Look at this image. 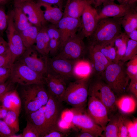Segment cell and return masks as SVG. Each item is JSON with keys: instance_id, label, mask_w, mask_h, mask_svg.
Here are the masks:
<instances>
[{"instance_id": "6125c7cd", "label": "cell", "mask_w": 137, "mask_h": 137, "mask_svg": "<svg viewBox=\"0 0 137 137\" xmlns=\"http://www.w3.org/2000/svg\"><path fill=\"white\" fill-rule=\"evenodd\" d=\"M0 119H2L1 115V109H0Z\"/></svg>"}, {"instance_id": "9c48e42d", "label": "cell", "mask_w": 137, "mask_h": 137, "mask_svg": "<svg viewBox=\"0 0 137 137\" xmlns=\"http://www.w3.org/2000/svg\"><path fill=\"white\" fill-rule=\"evenodd\" d=\"M49 98L45 105L44 113L45 131L44 135L49 131L60 130L58 122L62 110L61 102L48 92Z\"/></svg>"}, {"instance_id": "681fc988", "label": "cell", "mask_w": 137, "mask_h": 137, "mask_svg": "<svg viewBox=\"0 0 137 137\" xmlns=\"http://www.w3.org/2000/svg\"><path fill=\"white\" fill-rule=\"evenodd\" d=\"M64 135V134L61 131L53 130L45 134L43 137H61Z\"/></svg>"}, {"instance_id": "4316f807", "label": "cell", "mask_w": 137, "mask_h": 137, "mask_svg": "<svg viewBox=\"0 0 137 137\" xmlns=\"http://www.w3.org/2000/svg\"><path fill=\"white\" fill-rule=\"evenodd\" d=\"M40 28L32 25L20 33L23 43L27 48L33 46Z\"/></svg>"}, {"instance_id": "6f0895ef", "label": "cell", "mask_w": 137, "mask_h": 137, "mask_svg": "<svg viewBox=\"0 0 137 137\" xmlns=\"http://www.w3.org/2000/svg\"><path fill=\"white\" fill-rule=\"evenodd\" d=\"M29 0H13L14 5H18Z\"/></svg>"}, {"instance_id": "1f68e13d", "label": "cell", "mask_w": 137, "mask_h": 137, "mask_svg": "<svg viewBox=\"0 0 137 137\" xmlns=\"http://www.w3.org/2000/svg\"><path fill=\"white\" fill-rule=\"evenodd\" d=\"M137 55V41L129 39L125 54L121 61L123 62L129 60Z\"/></svg>"}, {"instance_id": "e0dca14e", "label": "cell", "mask_w": 137, "mask_h": 137, "mask_svg": "<svg viewBox=\"0 0 137 137\" xmlns=\"http://www.w3.org/2000/svg\"><path fill=\"white\" fill-rule=\"evenodd\" d=\"M87 50L88 52L89 61L92 64L94 71L101 75L110 62L95 45L89 42Z\"/></svg>"}, {"instance_id": "836d02e7", "label": "cell", "mask_w": 137, "mask_h": 137, "mask_svg": "<svg viewBox=\"0 0 137 137\" xmlns=\"http://www.w3.org/2000/svg\"><path fill=\"white\" fill-rule=\"evenodd\" d=\"M126 66L130 79H137V55L129 60Z\"/></svg>"}, {"instance_id": "f907efd6", "label": "cell", "mask_w": 137, "mask_h": 137, "mask_svg": "<svg viewBox=\"0 0 137 137\" xmlns=\"http://www.w3.org/2000/svg\"><path fill=\"white\" fill-rule=\"evenodd\" d=\"M64 0H38V2L57 5L62 9Z\"/></svg>"}, {"instance_id": "ab89813d", "label": "cell", "mask_w": 137, "mask_h": 137, "mask_svg": "<svg viewBox=\"0 0 137 137\" xmlns=\"http://www.w3.org/2000/svg\"><path fill=\"white\" fill-rule=\"evenodd\" d=\"M118 137H128L127 127L124 118L120 114L118 124Z\"/></svg>"}, {"instance_id": "816d5d0a", "label": "cell", "mask_w": 137, "mask_h": 137, "mask_svg": "<svg viewBox=\"0 0 137 137\" xmlns=\"http://www.w3.org/2000/svg\"><path fill=\"white\" fill-rule=\"evenodd\" d=\"M130 39L137 41V29H135L130 32L127 35Z\"/></svg>"}, {"instance_id": "c3c4849f", "label": "cell", "mask_w": 137, "mask_h": 137, "mask_svg": "<svg viewBox=\"0 0 137 137\" xmlns=\"http://www.w3.org/2000/svg\"><path fill=\"white\" fill-rule=\"evenodd\" d=\"M9 50L7 42L5 40L0 33V54H4Z\"/></svg>"}, {"instance_id": "7402d4cb", "label": "cell", "mask_w": 137, "mask_h": 137, "mask_svg": "<svg viewBox=\"0 0 137 137\" xmlns=\"http://www.w3.org/2000/svg\"><path fill=\"white\" fill-rule=\"evenodd\" d=\"M87 0H68L63 12V16L81 18Z\"/></svg>"}, {"instance_id": "bcb514c9", "label": "cell", "mask_w": 137, "mask_h": 137, "mask_svg": "<svg viewBox=\"0 0 137 137\" xmlns=\"http://www.w3.org/2000/svg\"><path fill=\"white\" fill-rule=\"evenodd\" d=\"M11 68L0 67V84L6 82L10 77Z\"/></svg>"}, {"instance_id": "4dcf8cb0", "label": "cell", "mask_w": 137, "mask_h": 137, "mask_svg": "<svg viewBox=\"0 0 137 137\" xmlns=\"http://www.w3.org/2000/svg\"><path fill=\"white\" fill-rule=\"evenodd\" d=\"M19 115L15 112L8 110L3 120L11 129L15 133L19 130L18 117Z\"/></svg>"}, {"instance_id": "e575fe53", "label": "cell", "mask_w": 137, "mask_h": 137, "mask_svg": "<svg viewBox=\"0 0 137 137\" xmlns=\"http://www.w3.org/2000/svg\"><path fill=\"white\" fill-rule=\"evenodd\" d=\"M52 5L49 4V8L51 19V23L56 25L63 16V13L62 9L58 7H52Z\"/></svg>"}, {"instance_id": "8fae6325", "label": "cell", "mask_w": 137, "mask_h": 137, "mask_svg": "<svg viewBox=\"0 0 137 137\" xmlns=\"http://www.w3.org/2000/svg\"><path fill=\"white\" fill-rule=\"evenodd\" d=\"M74 62L57 55L51 57L48 56L47 73L57 76L67 81L73 77Z\"/></svg>"}, {"instance_id": "9a60e30c", "label": "cell", "mask_w": 137, "mask_h": 137, "mask_svg": "<svg viewBox=\"0 0 137 137\" xmlns=\"http://www.w3.org/2000/svg\"><path fill=\"white\" fill-rule=\"evenodd\" d=\"M81 17V32L84 37L89 38L95 29L99 19L97 11L88 1Z\"/></svg>"}, {"instance_id": "d590c367", "label": "cell", "mask_w": 137, "mask_h": 137, "mask_svg": "<svg viewBox=\"0 0 137 137\" xmlns=\"http://www.w3.org/2000/svg\"><path fill=\"white\" fill-rule=\"evenodd\" d=\"M22 135V137H41V134L38 130L27 121L26 126L23 130Z\"/></svg>"}, {"instance_id": "6da1fadb", "label": "cell", "mask_w": 137, "mask_h": 137, "mask_svg": "<svg viewBox=\"0 0 137 137\" xmlns=\"http://www.w3.org/2000/svg\"><path fill=\"white\" fill-rule=\"evenodd\" d=\"M124 63L120 61L110 63L100 76L116 96L120 97L125 92L130 79Z\"/></svg>"}, {"instance_id": "44dd1931", "label": "cell", "mask_w": 137, "mask_h": 137, "mask_svg": "<svg viewBox=\"0 0 137 137\" xmlns=\"http://www.w3.org/2000/svg\"><path fill=\"white\" fill-rule=\"evenodd\" d=\"M1 102V106L8 111H14L19 115L21 102L16 89H13L8 92L4 97Z\"/></svg>"}, {"instance_id": "11a10c76", "label": "cell", "mask_w": 137, "mask_h": 137, "mask_svg": "<svg viewBox=\"0 0 137 137\" xmlns=\"http://www.w3.org/2000/svg\"><path fill=\"white\" fill-rule=\"evenodd\" d=\"M137 0H122L121 4L131 5L136 4Z\"/></svg>"}, {"instance_id": "f6af8a7d", "label": "cell", "mask_w": 137, "mask_h": 137, "mask_svg": "<svg viewBox=\"0 0 137 137\" xmlns=\"http://www.w3.org/2000/svg\"><path fill=\"white\" fill-rule=\"evenodd\" d=\"M13 84L9 80L0 84V102H1L4 97L8 92L13 89Z\"/></svg>"}, {"instance_id": "8d00e7d4", "label": "cell", "mask_w": 137, "mask_h": 137, "mask_svg": "<svg viewBox=\"0 0 137 137\" xmlns=\"http://www.w3.org/2000/svg\"><path fill=\"white\" fill-rule=\"evenodd\" d=\"M13 63L10 50L0 54V67L11 68Z\"/></svg>"}, {"instance_id": "94428289", "label": "cell", "mask_w": 137, "mask_h": 137, "mask_svg": "<svg viewBox=\"0 0 137 137\" xmlns=\"http://www.w3.org/2000/svg\"><path fill=\"white\" fill-rule=\"evenodd\" d=\"M110 1L113 2H114L115 1H117L120 4H121L122 2V0H109Z\"/></svg>"}, {"instance_id": "d4e9b609", "label": "cell", "mask_w": 137, "mask_h": 137, "mask_svg": "<svg viewBox=\"0 0 137 137\" xmlns=\"http://www.w3.org/2000/svg\"><path fill=\"white\" fill-rule=\"evenodd\" d=\"M13 11L14 26L19 33L33 25L29 21L27 16L20 7L14 6Z\"/></svg>"}, {"instance_id": "2e32d148", "label": "cell", "mask_w": 137, "mask_h": 137, "mask_svg": "<svg viewBox=\"0 0 137 137\" xmlns=\"http://www.w3.org/2000/svg\"><path fill=\"white\" fill-rule=\"evenodd\" d=\"M57 25L60 33V47L71 36L81 29V18L63 16Z\"/></svg>"}, {"instance_id": "f5cc1de1", "label": "cell", "mask_w": 137, "mask_h": 137, "mask_svg": "<svg viewBox=\"0 0 137 137\" xmlns=\"http://www.w3.org/2000/svg\"><path fill=\"white\" fill-rule=\"evenodd\" d=\"M78 137H94L95 136L93 134L85 131H81V132L76 135Z\"/></svg>"}, {"instance_id": "680465c9", "label": "cell", "mask_w": 137, "mask_h": 137, "mask_svg": "<svg viewBox=\"0 0 137 137\" xmlns=\"http://www.w3.org/2000/svg\"><path fill=\"white\" fill-rule=\"evenodd\" d=\"M9 0H0V5H3L7 3Z\"/></svg>"}, {"instance_id": "7bdbcfd3", "label": "cell", "mask_w": 137, "mask_h": 137, "mask_svg": "<svg viewBox=\"0 0 137 137\" xmlns=\"http://www.w3.org/2000/svg\"><path fill=\"white\" fill-rule=\"evenodd\" d=\"M60 41L55 39H50L49 43V54L52 57L56 55L59 50Z\"/></svg>"}, {"instance_id": "3957f363", "label": "cell", "mask_w": 137, "mask_h": 137, "mask_svg": "<svg viewBox=\"0 0 137 137\" xmlns=\"http://www.w3.org/2000/svg\"><path fill=\"white\" fill-rule=\"evenodd\" d=\"M88 95L96 98L105 106L110 118L116 114L117 109L116 96L108 85L100 77L88 86Z\"/></svg>"}, {"instance_id": "f1b7e54d", "label": "cell", "mask_w": 137, "mask_h": 137, "mask_svg": "<svg viewBox=\"0 0 137 137\" xmlns=\"http://www.w3.org/2000/svg\"><path fill=\"white\" fill-rule=\"evenodd\" d=\"M137 10L131 11L122 18L121 25L127 35L132 31L137 29Z\"/></svg>"}, {"instance_id": "30bf717a", "label": "cell", "mask_w": 137, "mask_h": 137, "mask_svg": "<svg viewBox=\"0 0 137 137\" xmlns=\"http://www.w3.org/2000/svg\"><path fill=\"white\" fill-rule=\"evenodd\" d=\"M71 122L81 130L90 133L95 137L100 136L104 129L88 115L85 109L73 108Z\"/></svg>"}, {"instance_id": "91938a15", "label": "cell", "mask_w": 137, "mask_h": 137, "mask_svg": "<svg viewBox=\"0 0 137 137\" xmlns=\"http://www.w3.org/2000/svg\"><path fill=\"white\" fill-rule=\"evenodd\" d=\"M88 2L91 4H94L95 0H87Z\"/></svg>"}, {"instance_id": "d6986e66", "label": "cell", "mask_w": 137, "mask_h": 137, "mask_svg": "<svg viewBox=\"0 0 137 137\" xmlns=\"http://www.w3.org/2000/svg\"><path fill=\"white\" fill-rule=\"evenodd\" d=\"M45 80L48 91L62 102V99L67 87L66 81L48 73L45 76Z\"/></svg>"}, {"instance_id": "277c9868", "label": "cell", "mask_w": 137, "mask_h": 137, "mask_svg": "<svg viewBox=\"0 0 137 137\" xmlns=\"http://www.w3.org/2000/svg\"><path fill=\"white\" fill-rule=\"evenodd\" d=\"M9 80L23 86L31 84H45V76L32 70L17 60L11 67Z\"/></svg>"}, {"instance_id": "9f6ffc18", "label": "cell", "mask_w": 137, "mask_h": 137, "mask_svg": "<svg viewBox=\"0 0 137 137\" xmlns=\"http://www.w3.org/2000/svg\"><path fill=\"white\" fill-rule=\"evenodd\" d=\"M105 0H95L94 4L95 8L100 5L102 4Z\"/></svg>"}, {"instance_id": "cb8c5ba5", "label": "cell", "mask_w": 137, "mask_h": 137, "mask_svg": "<svg viewBox=\"0 0 137 137\" xmlns=\"http://www.w3.org/2000/svg\"><path fill=\"white\" fill-rule=\"evenodd\" d=\"M117 108L123 113L130 114L135 110L136 103L134 98L131 95H123L118 99L116 102Z\"/></svg>"}, {"instance_id": "f546056e", "label": "cell", "mask_w": 137, "mask_h": 137, "mask_svg": "<svg viewBox=\"0 0 137 137\" xmlns=\"http://www.w3.org/2000/svg\"><path fill=\"white\" fill-rule=\"evenodd\" d=\"M115 40L102 45H95L111 63H116V50L114 44Z\"/></svg>"}, {"instance_id": "52a82bcc", "label": "cell", "mask_w": 137, "mask_h": 137, "mask_svg": "<svg viewBox=\"0 0 137 137\" xmlns=\"http://www.w3.org/2000/svg\"><path fill=\"white\" fill-rule=\"evenodd\" d=\"M8 25L6 32L9 49L11 53L13 63L26 50L20 34L14 24L13 10L7 13Z\"/></svg>"}, {"instance_id": "4fadbf2b", "label": "cell", "mask_w": 137, "mask_h": 137, "mask_svg": "<svg viewBox=\"0 0 137 137\" xmlns=\"http://www.w3.org/2000/svg\"><path fill=\"white\" fill-rule=\"evenodd\" d=\"M14 6L21 8L32 25L40 28L46 26L47 22L44 17V11L38 2L29 0Z\"/></svg>"}, {"instance_id": "60d3db41", "label": "cell", "mask_w": 137, "mask_h": 137, "mask_svg": "<svg viewBox=\"0 0 137 137\" xmlns=\"http://www.w3.org/2000/svg\"><path fill=\"white\" fill-rule=\"evenodd\" d=\"M3 5H0V33L2 35L7 27L8 17Z\"/></svg>"}, {"instance_id": "ee69618b", "label": "cell", "mask_w": 137, "mask_h": 137, "mask_svg": "<svg viewBox=\"0 0 137 137\" xmlns=\"http://www.w3.org/2000/svg\"><path fill=\"white\" fill-rule=\"evenodd\" d=\"M129 39L128 35L125 32H122L114 40V44L116 50L127 44Z\"/></svg>"}, {"instance_id": "5bb4252c", "label": "cell", "mask_w": 137, "mask_h": 137, "mask_svg": "<svg viewBox=\"0 0 137 137\" xmlns=\"http://www.w3.org/2000/svg\"><path fill=\"white\" fill-rule=\"evenodd\" d=\"M103 7L98 13L99 20L107 18H122L129 12L136 10V4L131 5L115 3L109 0H105Z\"/></svg>"}, {"instance_id": "83f0119b", "label": "cell", "mask_w": 137, "mask_h": 137, "mask_svg": "<svg viewBox=\"0 0 137 137\" xmlns=\"http://www.w3.org/2000/svg\"><path fill=\"white\" fill-rule=\"evenodd\" d=\"M120 114L116 113L110 118L101 137H118V124Z\"/></svg>"}, {"instance_id": "7c38bea8", "label": "cell", "mask_w": 137, "mask_h": 137, "mask_svg": "<svg viewBox=\"0 0 137 137\" xmlns=\"http://www.w3.org/2000/svg\"><path fill=\"white\" fill-rule=\"evenodd\" d=\"M86 112L104 130L110 120L107 109L104 104L94 97L89 96Z\"/></svg>"}, {"instance_id": "ac0fdd59", "label": "cell", "mask_w": 137, "mask_h": 137, "mask_svg": "<svg viewBox=\"0 0 137 137\" xmlns=\"http://www.w3.org/2000/svg\"><path fill=\"white\" fill-rule=\"evenodd\" d=\"M21 95L26 114L39 110L43 106L35 94L33 84L23 86Z\"/></svg>"}, {"instance_id": "74e56055", "label": "cell", "mask_w": 137, "mask_h": 137, "mask_svg": "<svg viewBox=\"0 0 137 137\" xmlns=\"http://www.w3.org/2000/svg\"><path fill=\"white\" fill-rule=\"evenodd\" d=\"M56 25L52 24L46 26L47 32L50 39H55L60 41V32L57 25Z\"/></svg>"}, {"instance_id": "ba28073f", "label": "cell", "mask_w": 137, "mask_h": 137, "mask_svg": "<svg viewBox=\"0 0 137 137\" xmlns=\"http://www.w3.org/2000/svg\"><path fill=\"white\" fill-rule=\"evenodd\" d=\"M48 56L40 53L33 46L26 48L17 60L32 70L45 76L47 73Z\"/></svg>"}, {"instance_id": "484cf974", "label": "cell", "mask_w": 137, "mask_h": 137, "mask_svg": "<svg viewBox=\"0 0 137 137\" xmlns=\"http://www.w3.org/2000/svg\"><path fill=\"white\" fill-rule=\"evenodd\" d=\"M27 115L26 120L32 124L40 132L43 137L45 128L44 112L39 109Z\"/></svg>"}, {"instance_id": "7dc6e473", "label": "cell", "mask_w": 137, "mask_h": 137, "mask_svg": "<svg viewBox=\"0 0 137 137\" xmlns=\"http://www.w3.org/2000/svg\"><path fill=\"white\" fill-rule=\"evenodd\" d=\"M127 89L137 98V79H131L130 84Z\"/></svg>"}, {"instance_id": "ffe728a7", "label": "cell", "mask_w": 137, "mask_h": 137, "mask_svg": "<svg viewBox=\"0 0 137 137\" xmlns=\"http://www.w3.org/2000/svg\"><path fill=\"white\" fill-rule=\"evenodd\" d=\"M94 71L89 60L81 58L74 62L73 76L77 80L90 78Z\"/></svg>"}, {"instance_id": "603a6c76", "label": "cell", "mask_w": 137, "mask_h": 137, "mask_svg": "<svg viewBox=\"0 0 137 137\" xmlns=\"http://www.w3.org/2000/svg\"><path fill=\"white\" fill-rule=\"evenodd\" d=\"M50 39L47 34L46 26L41 28L37 35L35 45L33 46L40 53L45 56H48L49 55V43Z\"/></svg>"}, {"instance_id": "5b68a950", "label": "cell", "mask_w": 137, "mask_h": 137, "mask_svg": "<svg viewBox=\"0 0 137 137\" xmlns=\"http://www.w3.org/2000/svg\"><path fill=\"white\" fill-rule=\"evenodd\" d=\"M89 78L77 80L67 86L61 101L73 108L84 109L88 96V82Z\"/></svg>"}, {"instance_id": "8992f818", "label": "cell", "mask_w": 137, "mask_h": 137, "mask_svg": "<svg viewBox=\"0 0 137 137\" xmlns=\"http://www.w3.org/2000/svg\"><path fill=\"white\" fill-rule=\"evenodd\" d=\"M84 37L81 31L73 35L61 47L56 55L73 62L81 58L87 49Z\"/></svg>"}, {"instance_id": "b9f144b4", "label": "cell", "mask_w": 137, "mask_h": 137, "mask_svg": "<svg viewBox=\"0 0 137 137\" xmlns=\"http://www.w3.org/2000/svg\"><path fill=\"white\" fill-rule=\"evenodd\" d=\"M15 134L4 120L0 119V137H12Z\"/></svg>"}, {"instance_id": "7a4b0ae2", "label": "cell", "mask_w": 137, "mask_h": 137, "mask_svg": "<svg viewBox=\"0 0 137 137\" xmlns=\"http://www.w3.org/2000/svg\"><path fill=\"white\" fill-rule=\"evenodd\" d=\"M122 18H107L99 19L89 42L100 45L114 40L121 33Z\"/></svg>"}, {"instance_id": "f35d334b", "label": "cell", "mask_w": 137, "mask_h": 137, "mask_svg": "<svg viewBox=\"0 0 137 137\" xmlns=\"http://www.w3.org/2000/svg\"><path fill=\"white\" fill-rule=\"evenodd\" d=\"M124 118L127 128L128 137H136L137 119L132 121Z\"/></svg>"}, {"instance_id": "d6a6232c", "label": "cell", "mask_w": 137, "mask_h": 137, "mask_svg": "<svg viewBox=\"0 0 137 137\" xmlns=\"http://www.w3.org/2000/svg\"><path fill=\"white\" fill-rule=\"evenodd\" d=\"M44 85L34 84V91L36 97L43 106L46 105L49 98L48 91L45 89Z\"/></svg>"}, {"instance_id": "db71d44e", "label": "cell", "mask_w": 137, "mask_h": 137, "mask_svg": "<svg viewBox=\"0 0 137 137\" xmlns=\"http://www.w3.org/2000/svg\"><path fill=\"white\" fill-rule=\"evenodd\" d=\"M0 107L2 119H4L6 116L8 110L1 105Z\"/></svg>"}]
</instances>
